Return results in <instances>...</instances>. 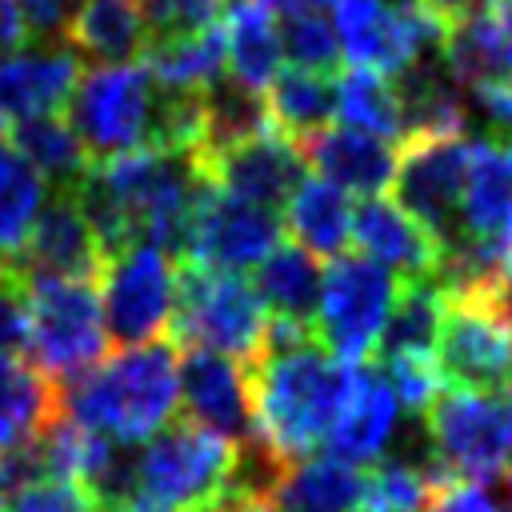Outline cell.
Returning a JSON list of instances; mask_svg holds the SVG:
<instances>
[{
  "label": "cell",
  "instance_id": "obj_53",
  "mask_svg": "<svg viewBox=\"0 0 512 512\" xmlns=\"http://www.w3.org/2000/svg\"><path fill=\"white\" fill-rule=\"evenodd\" d=\"M508 512H512V468H508Z\"/></svg>",
  "mask_w": 512,
  "mask_h": 512
},
{
  "label": "cell",
  "instance_id": "obj_20",
  "mask_svg": "<svg viewBox=\"0 0 512 512\" xmlns=\"http://www.w3.org/2000/svg\"><path fill=\"white\" fill-rule=\"evenodd\" d=\"M80 80V56L72 48H20L0 56V112L8 120L56 116Z\"/></svg>",
  "mask_w": 512,
  "mask_h": 512
},
{
  "label": "cell",
  "instance_id": "obj_48",
  "mask_svg": "<svg viewBox=\"0 0 512 512\" xmlns=\"http://www.w3.org/2000/svg\"><path fill=\"white\" fill-rule=\"evenodd\" d=\"M496 300H500V308H504V316H508V324H512V252H508L504 276H500V284H496Z\"/></svg>",
  "mask_w": 512,
  "mask_h": 512
},
{
  "label": "cell",
  "instance_id": "obj_8",
  "mask_svg": "<svg viewBox=\"0 0 512 512\" xmlns=\"http://www.w3.org/2000/svg\"><path fill=\"white\" fill-rule=\"evenodd\" d=\"M396 292L400 280L388 268H380L364 252H340L324 268L320 308L312 324L316 340L344 364H368Z\"/></svg>",
  "mask_w": 512,
  "mask_h": 512
},
{
  "label": "cell",
  "instance_id": "obj_49",
  "mask_svg": "<svg viewBox=\"0 0 512 512\" xmlns=\"http://www.w3.org/2000/svg\"><path fill=\"white\" fill-rule=\"evenodd\" d=\"M236 512H276V508H272V500H268V496H256V500H244Z\"/></svg>",
  "mask_w": 512,
  "mask_h": 512
},
{
  "label": "cell",
  "instance_id": "obj_13",
  "mask_svg": "<svg viewBox=\"0 0 512 512\" xmlns=\"http://www.w3.org/2000/svg\"><path fill=\"white\" fill-rule=\"evenodd\" d=\"M284 236L280 212L256 208L248 200H236L204 180L192 220H188V240L180 264H200L216 272H244L256 268Z\"/></svg>",
  "mask_w": 512,
  "mask_h": 512
},
{
  "label": "cell",
  "instance_id": "obj_39",
  "mask_svg": "<svg viewBox=\"0 0 512 512\" xmlns=\"http://www.w3.org/2000/svg\"><path fill=\"white\" fill-rule=\"evenodd\" d=\"M140 12L148 24V40L200 32V28H212L224 20L220 0H140Z\"/></svg>",
  "mask_w": 512,
  "mask_h": 512
},
{
  "label": "cell",
  "instance_id": "obj_17",
  "mask_svg": "<svg viewBox=\"0 0 512 512\" xmlns=\"http://www.w3.org/2000/svg\"><path fill=\"white\" fill-rule=\"evenodd\" d=\"M352 240L368 260L388 268L400 284L440 276L444 244L428 228H420L396 200H384V196L360 200L352 208Z\"/></svg>",
  "mask_w": 512,
  "mask_h": 512
},
{
  "label": "cell",
  "instance_id": "obj_6",
  "mask_svg": "<svg viewBox=\"0 0 512 512\" xmlns=\"http://www.w3.org/2000/svg\"><path fill=\"white\" fill-rule=\"evenodd\" d=\"M268 312L240 272H216L200 264L176 268V304L168 320V344L208 348L248 364L260 352Z\"/></svg>",
  "mask_w": 512,
  "mask_h": 512
},
{
  "label": "cell",
  "instance_id": "obj_41",
  "mask_svg": "<svg viewBox=\"0 0 512 512\" xmlns=\"http://www.w3.org/2000/svg\"><path fill=\"white\" fill-rule=\"evenodd\" d=\"M24 28H28V48H60L68 36L76 0H20Z\"/></svg>",
  "mask_w": 512,
  "mask_h": 512
},
{
  "label": "cell",
  "instance_id": "obj_31",
  "mask_svg": "<svg viewBox=\"0 0 512 512\" xmlns=\"http://www.w3.org/2000/svg\"><path fill=\"white\" fill-rule=\"evenodd\" d=\"M444 308H448V292H444L440 276L400 284L372 356L376 360H396V356H432L436 360Z\"/></svg>",
  "mask_w": 512,
  "mask_h": 512
},
{
  "label": "cell",
  "instance_id": "obj_10",
  "mask_svg": "<svg viewBox=\"0 0 512 512\" xmlns=\"http://www.w3.org/2000/svg\"><path fill=\"white\" fill-rule=\"evenodd\" d=\"M340 56L348 68H364L396 80L420 56L440 52V24L416 0H336L332 16Z\"/></svg>",
  "mask_w": 512,
  "mask_h": 512
},
{
  "label": "cell",
  "instance_id": "obj_11",
  "mask_svg": "<svg viewBox=\"0 0 512 512\" xmlns=\"http://www.w3.org/2000/svg\"><path fill=\"white\" fill-rule=\"evenodd\" d=\"M176 268L180 260H172L156 244H132L112 260H104L100 316L108 340L132 348V344H152L156 336L168 332L176 304Z\"/></svg>",
  "mask_w": 512,
  "mask_h": 512
},
{
  "label": "cell",
  "instance_id": "obj_57",
  "mask_svg": "<svg viewBox=\"0 0 512 512\" xmlns=\"http://www.w3.org/2000/svg\"><path fill=\"white\" fill-rule=\"evenodd\" d=\"M356 512H360V508H356Z\"/></svg>",
  "mask_w": 512,
  "mask_h": 512
},
{
  "label": "cell",
  "instance_id": "obj_51",
  "mask_svg": "<svg viewBox=\"0 0 512 512\" xmlns=\"http://www.w3.org/2000/svg\"><path fill=\"white\" fill-rule=\"evenodd\" d=\"M8 272H12V260H8V256H4V252H0V280H4V276H8Z\"/></svg>",
  "mask_w": 512,
  "mask_h": 512
},
{
  "label": "cell",
  "instance_id": "obj_5",
  "mask_svg": "<svg viewBox=\"0 0 512 512\" xmlns=\"http://www.w3.org/2000/svg\"><path fill=\"white\" fill-rule=\"evenodd\" d=\"M68 124L92 164L160 148V84L140 64H96L68 96Z\"/></svg>",
  "mask_w": 512,
  "mask_h": 512
},
{
  "label": "cell",
  "instance_id": "obj_19",
  "mask_svg": "<svg viewBox=\"0 0 512 512\" xmlns=\"http://www.w3.org/2000/svg\"><path fill=\"white\" fill-rule=\"evenodd\" d=\"M304 164L312 168V176L328 180L332 188H340L344 196H380L392 176H396V152L388 140L356 132V128H324L312 140L300 144Z\"/></svg>",
  "mask_w": 512,
  "mask_h": 512
},
{
  "label": "cell",
  "instance_id": "obj_29",
  "mask_svg": "<svg viewBox=\"0 0 512 512\" xmlns=\"http://www.w3.org/2000/svg\"><path fill=\"white\" fill-rule=\"evenodd\" d=\"M280 60H284V52H280L276 16L260 0L232 4L224 12V72H228V80L264 96V88L280 72Z\"/></svg>",
  "mask_w": 512,
  "mask_h": 512
},
{
  "label": "cell",
  "instance_id": "obj_32",
  "mask_svg": "<svg viewBox=\"0 0 512 512\" xmlns=\"http://www.w3.org/2000/svg\"><path fill=\"white\" fill-rule=\"evenodd\" d=\"M264 108L276 132L304 144L316 132L332 128L336 120V80L324 72L304 68H280L272 84L264 88Z\"/></svg>",
  "mask_w": 512,
  "mask_h": 512
},
{
  "label": "cell",
  "instance_id": "obj_45",
  "mask_svg": "<svg viewBox=\"0 0 512 512\" xmlns=\"http://www.w3.org/2000/svg\"><path fill=\"white\" fill-rule=\"evenodd\" d=\"M436 24H440V32H448V28H456V24H464V20H472L476 12H484L488 8V0H416Z\"/></svg>",
  "mask_w": 512,
  "mask_h": 512
},
{
  "label": "cell",
  "instance_id": "obj_4",
  "mask_svg": "<svg viewBox=\"0 0 512 512\" xmlns=\"http://www.w3.org/2000/svg\"><path fill=\"white\" fill-rule=\"evenodd\" d=\"M420 420L428 436L424 464L432 484H488L512 468V388H444Z\"/></svg>",
  "mask_w": 512,
  "mask_h": 512
},
{
  "label": "cell",
  "instance_id": "obj_34",
  "mask_svg": "<svg viewBox=\"0 0 512 512\" xmlns=\"http://www.w3.org/2000/svg\"><path fill=\"white\" fill-rule=\"evenodd\" d=\"M336 116L344 128L380 136V140H404V120H400V100L388 76L364 72V68H344L336 76Z\"/></svg>",
  "mask_w": 512,
  "mask_h": 512
},
{
  "label": "cell",
  "instance_id": "obj_52",
  "mask_svg": "<svg viewBox=\"0 0 512 512\" xmlns=\"http://www.w3.org/2000/svg\"><path fill=\"white\" fill-rule=\"evenodd\" d=\"M4 140H8V116L0 112V144H4Z\"/></svg>",
  "mask_w": 512,
  "mask_h": 512
},
{
  "label": "cell",
  "instance_id": "obj_33",
  "mask_svg": "<svg viewBox=\"0 0 512 512\" xmlns=\"http://www.w3.org/2000/svg\"><path fill=\"white\" fill-rule=\"evenodd\" d=\"M8 144L56 188H72L84 180V172L92 168L80 136L72 132V124L56 112V116H24V120H8Z\"/></svg>",
  "mask_w": 512,
  "mask_h": 512
},
{
  "label": "cell",
  "instance_id": "obj_36",
  "mask_svg": "<svg viewBox=\"0 0 512 512\" xmlns=\"http://www.w3.org/2000/svg\"><path fill=\"white\" fill-rule=\"evenodd\" d=\"M432 476L424 460H380L364 472V500L360 512H424L432 496Z\"/></svg>",
  "mask_w": 512,
  "mask_h": 512
},
{
  "label": "cell",
  "instance_id": "obj_30",
  "mask_svg": "<svg viewBox=\"0 0 512 512\" xmlns=\"http://www.w3.org/2000/svg\"><path fill=\"white\" fill-rule=\"evenodd\" d=\"M284 232L316 260H336L352 240V204L320 176H304L284 204Z\"/></svg>",
  "mask_w": 512,
  "mask_h": 512
},
{
  "label": "cell",
  "instance_id": "obj_38",
  "mask_svg": "<svg viewBox=\"0 0 512 512\" xmlns=\"http://www.w3.org/2000/svg\"><path fill=\"white\" fill-rule=\"evenodd\" d=\"M380 376H384L388 388L396 392V404H404V408L416 412V416H424V412L432 408V400L448 388L432 356H396V360H380Z\"/></svg>",
  "mask_w": 512,
  "mask_h": 512
},
{
  "label": "cell",
  "instance_id": "obj_42",
  "mask_svg": "<svg viewBox=\"0 0 512 512\" xmlns=\"http://www.w3.org/2000/svg\"><path fill=\"white\" fill-rule=\"evenodd\" d=\"M28 344V300L24 280L12 264V272L0 280V352H16Z\"/></svg>",
  "mask_w": 512,
  "mask_h": 512
},
{
  "label": "cell",
  "instance_id": "obj_37",
  "mask_svg": "<svg viewBox=\"0 0 512 512\" xmlns=\"http://www.w3.org/2000/svg\"><path fill=\"white\" fill-rule=\"evenodd\" d=\"M280 52L284 60H292V68L304 72H324L332 76L340 68V40L336 28L324 12H308V16H288L280 28Z\"/></svg>",
  "mask_w": 512,
  "mask_h": 512
},
{
  "label": "cell",
  "instance_id": "obj_28",
  "mask_svg": "<svg viewBox=\"0 0 512 512\" xmlns=\"http://www.w3.org/2000/svg\"><path fill=\"white\" fill-rule=\"evenodd\" d=\"M140 68L168 92H208L220 84L224 72V20L184 36H156L148 40Z\"/></svg>",
  "mask_w": 512,
  "mask_h": 512
},
{
  "label": "cell",
  "instance_id": "obj_40",
  "mask_svg": "<svg viewBox=\"0 0 512 512\" xmlns=\"http://www.w3.org/2000/svg\"><path fill=\"white\" fill-rule=\"evenodd\" d=\"M0 512H96V504L72 480H32L16 488Z\"/></svg>",
  "mask_w": 512,
  "mask_h": 512
},
{
  "label": "cell",
  "instance_id": "obj_3",
  "mask_svg": "<svg viewBox=\"0 0 512 512\" xmlns=\"http://www.w3.org/2000/svg\"><path fill=\"white\" fill-rule=\"evenodd\" d=\"M256 500L244 484V448L172 420L132 460L136 512H224Z\"/></svg>",
  "mask_w": 512,
  "mask_h": 512
},
{
  "label": "cell",
  "instance_id": "obj_12",
  "mask_svg": "<svg viewBox=\"0 0 512 512\" xmlns=\"http://www.w3.org/2000/svg\"><path fill=\"white\" fill-rule=\"evenodd\" d=\"M472 144L464 132L456 136H408L396 156V204L428 228L440 244H452L460 232V200L468 184Z\"/></svg>",
  "mask_w": 512,
  "mask_h": 512
},
{
  "label": "cell",
  "instance_id": "obj_23",
  "mask_svg": "<svg viewBox=\"0 0 512 512\" xmlns=\"http://www.w3.org/2000/svg\"><path fill=\"white\" fill-rule=\"evenodd\" d=\"M456 236L512 244V140L484 136L472 144Z\"/></svg>",
  "mask_w": 512,
  "mask_h": 512
},
{
  "label": "cell",
  "instance_id": "obj_15",
  "mask_svg": "<svg viewBox=\"0 0 512 512\" xmlns=\"http://www.w3.org/2000/svg\"><path fill=\"white\" fill-rule=\"evenodd\" d=\"M196 172L212 188H220L236 200L280 212L288 204V196L296 192V184L308 176V164H304V152L296 140H288L276 128H264V132L208 156L204 164H196Z\"/></svg>",
  "mask_w": 512,
  "mask_h": 512
},
{
  "label": "cell",
  "instance_id": "obj_43",
  "mask_svg": "<svg viewBox=\"0 0 512 512\" xmlns=\"http://www.w3.org/2000/svg\"><path fill=\"white\" fill-rule=\"evenodd\" d=\"M424 512H496V500L488 496L484 484H468V480H448L436 484Z\"/></svg>",
  "mask_w": 512,
  "mask_h": 512
},
{
  "label": "cell",
  "instance_id": "obj_21",
  "mask_svg": "<svg viewBox=\"0 0 512 512\" xmlns=\"http://www.w3.org/2000/svg\"><path fill=\"white\" fill-rule=\"evenodd\" d=\"M440 60L468 88V96L512 80V0H488L484 12L448 28Z\"/></svg>",
  "mask_w": 512,
  "mask_h": 512
},
{
  "label": "cell",
  "instance_id": "obj_24",
  "mask_svg": "<svg viewBox=\"0 0 512 512\" xmlns=\"http://www.w3.org/2000/svg\"><path fill=\"white\" fill-rule=\"evenodd\" d=\"M60 416V384H52L32 360L0 352V448L12 452L36 444Z\"/></svg>",
  "mask_w": 512,
  "mask_h": 512
},
{
  "label": "cell",
  "instance_id": "obj_35",
  "mask_svg": "<svg viewBox=\"0 0 512 512\" xmlns=\"http://www.w3.org/2000/svg\"><path fill=\"white\" fill-rule=\"evenodd\" d=\"M44 176L4 140L0 144V252H8V260L20 256V248L28 244V232L44 208Z\"/></svg>",
  "mask_w": 512,
  "mask_h": 512
},
{
  "label": "cell",
  "instance_id": "obj_54",
  "mask_svg": "<svg viewBox=\"0 0 512 512\" xmlns=\"http://www.w3.org/2000/svg\"><path fill=\"white\" fill-rule=\"evenodd\" d=\"M224 512H236V508H224Z\"/></svg>",
  "mask_w": 512,
  "mask_h": 512
},
{
  "label": "cell",
  "instance_id": "obj_16",
  "mask_svg": "<svg viewBox=\"0 0 512 512\" xmlns=\"http://www.w3.org/2000/svg\"><path fill=\"white\" fill-rule=\"evenodd\" d=\"M24 276H64V280H100L104 272V252L84 220L76 196L68 188H56L52 200H44L28 244L12 260Z\"/></svg>",
  "mask_w": 512,
  "mask_h": 512
},
{
  "label": "cell",
  "instance_id": "obj_7",
  "mask_svg": "<svg viewBox=\"0 0 512 512\" xmlns=\"http://www.w3.org/2000/svg\"><path fill=\"white\" fill-rule=\"evenodd\" d=\"M20 272V268H16ZM28 300V352L32 364L52 380L68 384L96 368L108 348L100 292L92 280H64V276H24Z\"/></svg>",
  "mask_w": 512,
  "mask_h": 512
},
{
  "label": "cell",
  "instance_id": "obj_44",
  "mask_svg": "<svg viewBox=\"0 0 512 512\" xmlns=\"http://www.w3.org/2000/svg\"><path fill=\"white\" fill-rule=\"evenodd\" d=\"M472 96H476L480 108L488 112V120H492V136L512 140V80L492 84V88H480V92H472Z\"/></svg>",
  "mask_w": 512,
  "mask_h": 512
},
{
  "label": "cell",
  "instance_id": "obj_2",
  "mask_svg": "<svg viewBox=\"0 0 512 512\" xmlns=\"http://www.w3.org/2000/svg\"><path fill=\"white\" fill-rule=\"evenodd\" d=\"M60 408L64 420L116 444L152 440L180 408L176 348L168 340H152L104 356L84 376L60 384Z\"/></svg>",
  "mask_w": 512,
  "mask_h": 512
},
{
  "label": "cell",
  "instance_id": "obj_55",
  "mask_svg": "<svg viewBox=\"0 0 512 512\" xmlns=\"http://www.w3.org/2000/svg\"><path fill=\"white\" fill-rule=\"evenodd\" d=\"M128 512H136V508H128Z\"/></svg>",
  "mask_w": 512,
  "mask_h": 512
},
{
  "label": "cell",
  "instance_id": "obj_9",
  "mask_svg": "<svg viewBox=\"0 0 512 512\" xmlns=\"http://www.w3.org/2000/svg\"><path fill=\"white\" fill-rule=\"evenodd\" d=\"M436 368L448 388H512V324L496 292H448L436 340Z\"/></svg>",
  "mask_w": 512,
  "mask_h": 512
},
{
  "label": "cell",
  "instance_id": "obj_56",
  "mask_svg": "<svg viewBox=\"0 0 512 512\" xmlns=\"http://www.w3.org/2000/svg\"><path fill=\"white\" fill-rule=\"evenodd\" d=\"M328 4H336V0H328Z\"/></svg>",
  "mask_w": 512,
  "mask_h": 512
},
{
  "label": "cell",
  "instance_id": "obj_27",
  "mask_svg": "<svg viewBox=\"0 0 512 512\" xmlns=\"http://www.w3.org/2000/svg\"><path fill=\"white\" fill-rule=\"evenodd\" d=\"M320 284H324V268L316 256H308L300 244H276L260 264H256V280L252 292L260 296L264 312L272 320H292L312 328L316 324V308H320Z\"/></svg>",
  "mask_w": 512,
  "mask_h": 512
},
{
  "label": "cell",
  "instance_id": "obj_50",
  "mask_svg": "<svg viewBox=\"0 0 512 512\" xmlns=\"http://www.w3.org/2000/svg\"><path fill=\"white\" fill-rule=\"evenodd\" d=\"M8 500V472H4V452H0V508Z\"/></svg>",
  "mask_w": 512,
  "mask_h": 512
},
{
  "label": "cell",
  "instance_id": "obj_47",
  "mask_svg": "<svg viewBox=\"0 0 512 512\" xmlns=\"http://www.w3.org/2000/svg\"><path fill=\"white\" fill-rule=\"evenodd\" d=\"M272 16H280V20H288V16H308V12H324V4L328 0H260Z\"/></svg>",
  "mask_w": 512,
  "mask_h": 512
},
{
  "label": "cell",
  "instance_id": "obj_46",
  "mask_svg": "<svg viewBox=\"0 0 512 512\" xmlns=\"http://www.w3.org/2000/svg\"><path fill=\"white\" fill-rule=\"evenodd\" d=\"M20 48H28V28H24L20 0H0V56H12Z\"/></svg>",
  "mask_w": 512,
  "mask_h": 512
},
{
  "label": "cell",
  "instance_id": "obj_1",
  "mask_svg": "<svg viewBox=\"0 0 512 512\" xmlns=\"http://www.w3.org/2000/svg\"><path fill=\"white\" fill-rule=\"evenodd\" d=\"M244 368L252 384L256 440L280 464H296L328 440L356 372V364L336 360L312 328L272 316L260 352Z\"/></svg>",
  "mask_w": 512,
  "mask_h": 512
},
{
  "label": "cell",
  "instance_id": "obj_26",
  "mask_svg": "<svg viewBox=\"0 0 512 512\" xmlns=\"http://www.w3.org/2000/svg\"><path fill=\"white\" fill-rule=\"evenodd\" d=\"M76 56L96 64H128L148 48V24L140 0H76L68 36Z\"/></svg>",
  "mask_w": 512,
  "mask_h": 512
},
{
  "label": "cell",
  "instance_id": "obj_14",
  "mask_svg": "<svg viewBox=\"0 0 512 512\" xmlns=\"http://www.w3.org/2000/svg\"><path fill=\"white\" fill-rule=\"evenodd\" d=\"M176 376H180V408L188 424L236 448L256 444L252 384L240 360L208 348H184V356L176 360Z\"/></svg>",
  "mask_w": 512,
  "mask_h": 512
},
{
  "label": "cell",
  "instance_id": "obj_18",
  "mask_svg": "<svg viewBox=\"0 0 512 512\" xmlns=\"http://www.w3.org/2000/svg\"><path fill=\"white\" fill-rule=\"evenodd\" d=\"M396 392L380 376L376 364H356L344 408L328 432V456L344 464H380L396 436Z\"/></svg>",
  "mask_w": 512,
  "mask_h": 512
},
{
  "label": "cell",
  "instance_id": "obj_22",
  "mask_svg": "<svg viewBox=\"0 0 512 512\" xmlns=\"http://www.w3.org/2000/svg\"><path fill=\"white\" fill-rule=\"evenodd\" d=\"M404 140L408 136H456L468 120V88L448 72L440 52L420 56L412 68H404L396 80Z\"/></svg>",
  "mask_w": 512,
  "mask_h": 512
},
{
  "label": "cell",
  "instance_id": "obj_25",
  "mask_svg": "<svg viewBox=\"0 0 512 512\" xmlns=\"http://www.w3.org/2000/svg\"><path fill=\"white\" fill-rule=\"evenodd\" d=\"M268 500L276 512H356L364 500V472L336 456H308L276 476Z\"/></svg>",
  "mask_w": 512,
  "mask_h": 512
}]
</instances>
